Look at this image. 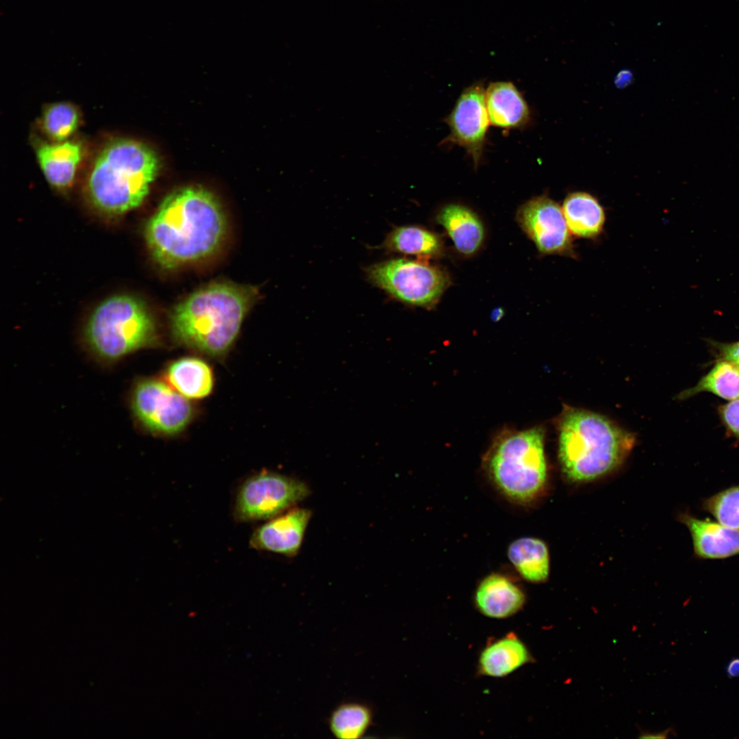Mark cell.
I'll return each mask as SVG.
<instances>
[{"mask_svg":"<svg viewBox=\"0 0 739 739\" xmlns=\"http://www.w3.org/2000/svg\"><path fill=\"white\" fill-rule=\"evenodd\" d=\"M226 229L223 210L213 194L187 187L163 200L146 225L145 237L155 261L172 269L213 254Z\"/></svg>","mask_w":739,"mask_h":739,"instance_id":"1","label":"cell"},{"mask_svg":"<svg viewBox=\"0 0 739 739\" xmlns=\"http://www.w3.org/2000/svg\"><path fill=\"white\" fill-rule=\"evenodd\" d=\"M256 296V289L249 286L220 283L203 287L173 309L172 335L187 347L222 355L236 339Z\"/></svg>","mask_w":739,"mask_h":739,"instance_id":"2","label":"cell"},{"mask_svg":"<svg viewBox=\"0 0 739 739\" xmlns=\"http://www.w3.org/2000/svg\"><path fill=\"white\" fill-rule=\"evenodd\" d=\"M558 457L573 482L598 478L620 465L632 449L634 436L607 417L565 406L558 422Z\"/></svg>","mask_w":739,"mask_h":739,"instance_id":"3","label":"cell"},{"mask_svg":"<svg viewBox=\"0 0 739 739\" xmlns=\"http://www.w3.org/2000/svg\"><path fill=\"white\" fill-rule=\"evenodd\" d=\"M159 170L155 152L129 139L108 143L96 157L88 181L93 204L103 212L120 214L138 207Z\"/></svg>","mask_w":739,"mask_h":739,"instance_id":"4","label":"cell"},{"mask_svg":"<svg viewBox=\"0 0 739 739\" xmlns=\"http://www.w3.org/2000/svg\"><path fill=\"white\" fill-rule=\"evenodd\" d=\"M483 465L505 497L519 504L532 502L547 482L542 428L502 433L484 455Z\"/></svg>","mask_w":739,"mask_h":739,"instance_id":"5","label":"cell"},{"mask_svg":"<svg viewBox=\"0 0 739 739\" xmlns=\"http://www.w3.org/2000/svg\"><path fill=\"white\" fill-rule=\"evenodd\" d=\"M85 336L97 356L114 361L152 343L155 326L141 300L129 295H116L96 307L88 320Z\"/></svg>","mask_w":739,"mask_h":739,"instance_id":"6","label":"cell"},{"mask_svg":"<svg viewBox=\"0 0 739 739\" xmlns=\"http://www.w3.org/2000/svg\"><path fill=\"white\" fill-rule=\"evenodd\" d=\"M369 281L393 298L429 308L439 300L450 278L443 269L422 259H392L366 268Z\"/></svg>","mask_w":739,"mask_h":739,"instance_id":"7","label":"cell"},{"mask_svg":"<svg viewBox=\"0 0 739 739\" xmlns=\"http://www.w3.org/2000/svg\"><path fill=\"white\" fill-rule=\"evenodd\" d=\"M310 494L307 485L294 478L263 471L247 478L235 496L233 514L240 521L274 518Z\"/></svg>","mask_w":739,"mask_h":739,"instance_id":"8","label":"cell"},{"mask_svg":"<svg viewBox=\"0 0 739 739\" xmlns=\"http://www.w3.org/2000/svg\"><path fill=\"white\" fill-rule=\"evenodd\" d=\"M516 219L541 255L578 259L562 207L547 195L535 196L522 204Z\"/></svg>","mask_w":739,"mask_h":739,"instance_id":"9","label":"cell"},{"mask_svg":"<svg viewBox=\"0 0 739 739\" xmlns=\"http://www.w3.org/2000/svg\"><path fill=\"white\" fill-rule=\"evenodd\" d=\"M133 411L151 431L175 434L183 430L192 416L190 402L185 396L157 380H144L133 389Z\"/></svg>","mask_w":739,"mask_h":739,"instance_id":"10","label":"cell"},{"mask_svg":"<svg viewBox=\"0 0 739 739\" xmlns=\"http://www.w3.org/2000/svg\"><path fill=\"white\" fill-rule=\"evenodd\" d=\"M485 90L481 82L465 88L445 121L450 134L443 143L463 148L475 168L480 165L491 124L486 105Z\"/></svg>","mask_w":739,"mask_h":739,"instance_id":"11","label":"cell"},{"mask_svg":"<svg viewBox=\"0 0 739 739\" xmlns=\"http://www.w3.org/2000/svg\"><path fill=\"white\" fill-rule=\"evenodd\" d=\"M311 517L306 508H291L258 527L250 539L251 547L286 556H294L300 550Z\"/></svg>","mask_w":739,"mask_h":739,"instance_id":"12","label":"cell"},{"mask_svg":"<svg viewBox=\"0 0 739 739\" xmlns=\"http://www.w3.org/2000/svg\"><path fill=\"white\" fill-rule=\"evenodd\" d=\"M527 596L519 584L507 575L491 573L477 584L473 603L482 615L493 619H505L520 612Z\"/></svg>","mask_w":739,"mask_h":739,"instance_id":"13","label":"cell"},{"mask_svg":"<svg viewBox=\"0 0 739 739\" xmlns=\"http://www.w3.org/2000/svg\"><path fill=\"white\" fill-rule=\"evenodd\" d=\"M534 661L526 643L510 632L487 643L478 655L476 673L482 677L502 678Z\"/></svg>","mask_w":739,"mask_h":739,"instance_id":"14","label":"cell"},{"mask_svg":"<svg viewBox=\"0 0 739 739\" xmlns=\"http://www.w3.org/2000/svg\"><path fill=\"white\" fill-rule=\"evenodd\" d=\"M679 520L690 534L697 557L722 559L739 555V530L686 513L680 515Z\"/></svg>","mask_w":739,"mask_h":739,"instance_id":"15","label":"cell"},{"mask_svg":"<svg viewBox=\"0 0 739 739\" xmlns=\"http://www.w3.org/2000/svg\"><path fill=\"white\" fill-rule=\"evenodd\" d=\"M436 220L462 255L472 256L480 249L485 237L484 227L469 207L456 203L446 204L439 209Z\"/></svg>","mask_w":739,"mask_h":739,"instance_id":"16","label":"cell"},{"mask_svg":"<svg viewBox=\"0 0 739 739\" xmlns=\"http://www.w3.org/2000/svg\"><path fill=\"white\" fill-rule=\"evenodd\" d=\"M491 125L506 129H520L530 121V110L521 93L509 81L491 83L485 91Z\"/></svg>","mask_w":739,"mask_h":739,"instance_id":"17","label":"cell"},{"mask_svg":"<svg viewBox=\"0 0 739 739\" xmlns=\"http://www.w3.org/2000/svg\"><path fill=\"white\" fill-rule=\"evenodd\" d=\"M562 209L573 237L592 241L603 234L606 221L604 207L599 200L586 192H573L565 198Z\"/></svg>","mask_w":739,"mask_h":739,"instance_id":"18","label":"cell"},{"mask_svg":"<svg viewBox=\"0 0 739 739\" xmlns=\"http://www.w3.org/2000/svg\"><path fill=\"white\" fill-rule=\"evenodd\" d=\"M81 153V146L72 142L44 144L36 152L45 178L57 188H65L73 181Z\"/></svg>","mask_w":739,"mask_h":739,"instance_id":"19","label":"cell"},{"mask_svg":"<svg viewBox=\"0 0 739 739\" xmlns=\"http://www.w3.org/2000/svg\"><path fill=\"white\" fill-rule=\"evenodd\" d=\"M380 246L389 252L415 255L422 259L437 257L444 250L439 235L414 225L396 227Z\"/></svg>","mask_w":739,"mask_h":739,"instance_id":"20","label":"cell"},{"mask_svg":"<svg viewBox=\"0 0 739 739\" xmlns=\"http://www.w3.org/2000/svg\"><path fill=\"white\" fill-rule=\"evenodd\" d=\"M166 376L174 390L185 398H204L213 388L211 369L198 358L185 357L175 361L168 367Z\"/></svg>","mask_w":739,"mask_h":739,"instance_id":"21","label":"cell"},{"mask_svg":"<svg viewBox=\"0 0 739 739\" xmlns=\"http://www.w3.org/2000/svg\"><path fill=\"white\" fill-rule=\"evenodd\" d=\"M509 561L525 580L532 583L545 581L549 575V558L546 544L534 537L513 541L507 549Z\"/></svg>","mask_w":739,"mask_h":739,"instance_id":"22","label":"cell"},{"mask_svg":"<svg viewBox=\"0 0 739 739\" xmlns=\"http://www.w3.org/2000/svg\"><path fill=\"white\" fill-rule=\"evenodd\" d=\"M705 391L728 400L739 398V367L727 361L718 360L697 385L681 392L678 398L685 400Z\"/></svg>","mask_w":739,"mask_h":739,"instance_id":"23","label":"cell"},{"mask_svg":"<svg viewBox=\"0 0 739 739\" xmlns=\"http://www.w3.org/2000/svg\"><path fill=\"white\" fill-rule=\"evenodd\" d=\"M372 708L363 703L344 702L330 714L328 727L337 738H360L366 734L373 723Z\"/></svg>","mask_w":739,"mask_h":739,"instance_id":"24","label":"cell"},{"mask_svg":"<svg viewBox=\"0 0 739 739\" xmlns=\"http://www.w3.org/2000/svg\"><path fill=\"white\" fill-rule=\"evenodd\" d=\"M42 122L47 135L52 140L61 142L76 130L79 114L75 107L70 103H55L44 110Z\"/></svg>","mask_w":739,"mask_h":739,"instance_id":"25","label":"cell"},{"mask_svg":"<svg viewBox=\"0 0 739 739\" xmlns=\"http://www.w3.org/2000/svg\"><path fill=\"white\" fill-rule=\"evenodd\" d=\"M703 506L718 523L739 530V485L725 489L705 499Z\"/></svg>","mask_w":739,"mask_h":739,"instance_id":"26","label":"cell"},{"mask_svg":"<svg viewBox=\"0 0 739 739\" xmlns=\"http://www.w3.org/2000/svg\"><path fill=\"white\" fill-rule=\"evenodd\" d=\"M718 412L727 432L739 439V398L720 406Z\"/></svg>","mask_w":739,"mask_h":739,"instance_id":"27","label":"cell"},{"mask_svg":"<svg viewBox=\"0 0 739 739\" xmlns=\"http://www.w3.org/2000/svg\"><path fill=\"white\" fill-rule=\"evenodd\" d=\"M709 343L714 350L717 361H727L739 367V341L721 343L710 340Z\"/></svg>","mask_w":739,"mask_h":739,"instance_id":"28","label":"cell"},{"mask_svg":"<svg viewBox=\"0 0 739 739\" xmlns=\"http://www.w3.org/2000/svg\"><path fill=\"white\" fill-rule=\"evenodd\" d=\"M726 673L729 678L739 677V657L732 658L725 667Z\"/></svg>","mask_w":739,"mask_h":739,"instance_id":"29","label":"cell"},{"mask_svg":"<svg viewBox=\"0 0 739 739\" xmlns=\"http://www.w3.org/2000/svg\"><path fill=\"white\" fill-rule=\"evenodd\" d=\"M632 75L629 70H621L619 72L616 77V83L619 86H623L629 83Z\"/></svg>","mask_w":739,"mask_h":739,"instance_id":"30","label":"cell"}]
</instances>
